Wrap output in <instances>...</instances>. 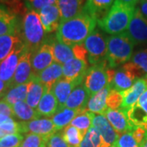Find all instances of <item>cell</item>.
<instances>
[{
    "label": "cell",
    "instance_id": "cell-1",
    "mask_svg": "<svg viewBox=\"0 0 147 147\" xmlns=\"http://www.w3.org/2000/svg\"><path fill=\"white\" fill-rule=\"evenodd\" d=\"M96 24L97 21L94 16L83 11L78 16L61 22L56 38L71 47L84 43L96 29Z\"/></svg>",
    "mask_w": 147,
    "mask_h": 147
},
{
    "label": "cell",
    "instance_id": "cell-2",
    "mask_svg": "<svg viewBox=\"0 0 147 147\" xmlns=\"http://www.w3.org/2000/svg\"><path fill=\"white\" fill-rule=\"evenodd\" d=\"M136 7L115 0L109 11L101 20L97 21L100 29L111 35L127 31L133 17Z\"/></svg>",
    "mask_w": 147,
    "mask_h": 147
},
{
    "label": "cell",
    "instance_id": "cell-3",
    "mask_svg": "<svg viewBox=\"0 0 147 147\" xmlns=\"http://www.w3.org/2000/svg\"><path fill=\"white\" fill-rule=\"evenodd\" d=\"M40 17L36 11H27L24 13L19 26V34L25 46L31 53L47 40Z\"/></svg>",
    "mask_w": 147,
    "mask_h": 147
},
{
    "label": "cell",
    "instance_id": "cell-4",
    "mask_svg": "<svg viewBox=\"0 0 147 147\" xmlns=\"http://www.w3.org/2000/svg\"><path fill=\"white\" fill-rule=\"evenodd\" d=\"M135 43L126 32L107 38L106 60L110 68H116L127 63L132 57Z\"/></svg>",
    "mask_w": 147,
    "mask_h": 147
},
{
    "label": "cell",
    "instance_id": "cell-5",
    "mask_svg": "<svg viewBox=\"0 0 147 147\" xmlns=\"http://www.w3.org/2000/svg\"><path fill=\"white\" fill-rule=\"evenodd\" d=\"M84 43L88 54V62L92 65L107 61V38L99 29L96 28Z\"/></svg>",
    "mask_w": 147,
    "mask_h": 147
},
{
    "label": "cell",
    "instance_id": "cell-6",
    "mask_svg": "<svg viewBox=\"0 0 147 147\" xmlns=\"http://www.w3.org/2000/svg\"><path fill=\"white\" fill-rule=\"evenodd\" d=\"M107 61L102 63L92 65L87 71L84 79V86L90 96L97 93L109 85L107 76Z\"/></svg>",
    "mask_w": 147,
    "mask_h": 147
},
{
    "label": "cell",
    "instance_id": "cell-7",
    "mask_svg": "<svg viewBox=\"0 0 147 147\" xmlns=\"http://www.w3.org/2000/svg\"><path fill=\"white\" fill-rule=\"evenodd\" d=\"M54 62L55 59L51 39H47L36 51L32 53L31 65L33 74L38 75V74Z\"/></svg>",
    "mask_w": 147,
    "mask_h": 147
},
{
    "label": "cell",
    "instance_id": "cell-8",
    "mask_svg": "<svg viewBox=\"0 0 147 147\" xmlns=\"http://www.w3.org/2000/svg\"><path fill=\"white\" fill-rule=\"evenodd\" d=\"M25 49L26 46L24 42H21L2 62H0V79L9 86V88Z\"/></svg>",
    "mask_w": 147,
    "mask_h": 147
},
{
    "label": "cell",
    "instance_id": "cell-9",
    "mask_svg": "<svg viewBox=\"0 0 147 147\" xmlns=\"http://www.w3.org/2000/svg\"><path fill=\"white\" fill-rule=\"evenodd\" d=\"M21 133H33L42 136L47 140L50 136L58 131L52 119H36L27 122H20Z\"/></svg>",
    "mask_w": 147,
    "mask_h": 147
},
{
    "label": "cell",
    "instance_id": "cell-10",
    "mask_svg": "<svg viewBox=\"0 0 147 147\" xmlns=\"http://www.w3.org/2000/svg\"><path fill=\"white\" fill-rule=\"evenodd\" d=\"M126 33L135 45L147 43V21L137 7Z\"/></svg>",
    "mask_w": 147,
    "mask_h": 147
},
{
    "label": "cell",
    "instance_id": "cell-11",
    "mask_svg": "<svg viewBox=\"0 0 147 147\" xmlns=\"http://www.w3.org/2000/svg\"><path fill=\"white\" fill-rule=\"evenodd\" d=\"M31 52L26 47L24 53L21 55L10 88L16 85L28 84L31 79L34 75L31 65Z\"/></svg>",
    "mask_w": 147,
    "mask_h": 147
},
{
    "label": "cell",
    "instance_id": "cell-12",
    "mask_svg": "<svg viewBox=\"0 0 147 147\" xmlns=\"http://www.w3.org/2000/svg\"><path fill=\"white\" fill-rule=\"evenodd\" d=\"M37 12L38 13L43 29L47 34L57 31L61 22V12L57 4L43 7Z\"/></svg>",
    "mask_w": 147,
    "mask_h": 147
},
{
    "label": "cell",
    "instance_id": "cell-13",
    "mask_svg": "<svg viewBox=\"0 0 147 147\" xmlns=\"http://www.w3.org/2000/svg\"><path fill=\"white\" fill-rule=\"evenodd\" d=\"M84 79V77L73 79V80L67 79L63 77L53 86L52 91L57 99L60 109L65 107V102L69 96V95L71 94V92L75 88H77L79 85L83 84Z\"/></svg>",
    "mask_w": 147,
    "mask_h": 147
},
{
    "label": "cell",
    "instance_id": "cell-14",
    "mask_svg": "<svg viewBox=\"0 0 147 147\" xmlns=\"http://www.w3.org/2000/svg\"><path fill=\"white\" fill-rule=\"evenodd\" d=\"M92 126L99 131L102 139L108 147H114L119 138V134L104 115H95Z\"/></svg>",
    "mask_w": 147,
    "mask_h": 147
},
{
    "label": "cell",
    "instance_id": "cell-15",
    "mask_svg": "<svg viewBox=\"0 0 147 147\" xmlns=\"http://www.w3.org/2000/svg\"><path fill=\"white\" fill-rule=\"evenodd\" d=\"M19 26L17 14L8 7L0 4V36L19 33Z\"/></svg>",
    "mask_w": 147,
    "mask_h": 147
},
{
    "label": "cell",
    "instance_id": "cell-16",
    "mask_svg": "<svg viewBox=\"0 0 147 147\" xmlns=\"http://www.w3.org/2000/svg\"><path fill=\"white\" fill-rule=\"evenodd\" d=\"M105 116L119 135L126 131H133L135 129L131 126V124L128 120L127 111L121 108L119 110L108 109L105 112Z\"/></svg>",
    "mask_w": 147,
    "mask_h": 147
},
{
    "label": "cell",
    "instance_id": "cell-17",
    "mask_svg": "<svg viewBox=\"0 0 147 147\" xmlns=\"http://www.w3.org/2000/svg\"><path fill=\"white\" fill-rule=\"evenodd\" d=\"M147 90V83L145 79H137L129 89L122 92L123 104L121 109L127 110L137 103L139 98Z\"/></svg>",
    "mask_w": 147,
    "mask_h": 147
},
{
    "label": "cell",
    "instance_id": "cell-18",
    "mask_svg": "<svg viewBox=\"0 0 147 147\" xmlns=\"http://www.w3.org/2000/svg\"><path fill=\"white\" fill-rule=\"evenodd\" d=\"M38 77L44 86L45 91H50L60 79L63 78V67L61 65L54 62L38 74Z\"/></svg>",
    "mask_w": 147,
    "mask_h": 147
},
{
    "label": "cell",
    "instance_id": "cell-19",
    "mask_svg": "<svg viewBox=\"0 0 147 147\" xmlns=\"http://www.w3.org/2000/svg\"><path fill=\"white\" fill-rule=\"evenodd\" d=\"M90 98V95L84 84H80L69 95L65 102V107L72 110H84Z\"/></svg>",
    "mask_w": 147,
    "mask_h": 147
},
{
    "label": "cell",
    "instance_id": "cell-20",
    "mask_svg": "<svg viewBox=\"0 0 147 147\" xmlns=\"http://www.w3.org/2000/svg\"><path fill=\"white\" fill-rule=\"evenodd\" d=\"M86 0H57L61 21L71 19L83 12Z\"/></svg>",
    "mask_w": 147,
    "mask_h": 147
},
{
    "label": "cell",
    "instance_id": "cell-21",
    "mask_svg": "<svg viewBox=\"0 0 147 147\" xmlns=\"http://www.w3.org/2000/svg\"><path fill=\"white\" fill-rule=\"evenodd\" d=\"M110 90L111 87L108 85L104 89L91 96L86 106V110L90 111L95 115L97 114L105 115V112L109 109L106 105V99Z\"/></svg>",
    "mask_w": 147,
    "mask_h": 147
},
{
    "label": "cell",
    "instance_id": "cell-22",
    "mask_svg": "<svg viewBox=\"0 0 147 147\" xmlns=\"http://www.w3.org/2000/svg\"><path fill=\"white\" fill-rule=\"evenodd\" d=\"M60 109L57 99L52 90L45 91L44 94L35 109L39 116L52 117Z\"/></svg>",
    "mask_w": 147,
    "mask_h": 147
},
{
    "label": "cell",
    "instance_id": "cell-23",
    "mask_svg": "<svg viewBox=\"0 0 147 147\" xmlns=\"http://www.w3.org/2000/svg\"><path fill=\"white\" fill-rule=\"evenodd\" d=\"M115 0H86L84 11L99 21L107 14Z\"/></svg>",
    "mask_w": 147,
    "mask_h": 147
},
{
    "label": "cell",
    "instance_id": "cell-24",
    "mask_svg": "<svg viewBox=\"0 0 147 147\" xmlns=\"http://www.w3.org/2000/svg\"><path fill=\"white\" fill-rule=\"evenodd\" d=\"M44 86L40 82L38 75L34 74L28 83V93L26 102L33 109H36L44 94Z\"/></svg>",
    "mask_w": 147,
    "mask_h": 147
},
{
    "label": "cell",
    "instance_id": "cell-25",
    "mask_svg": "<svg viewBox=\"0 0 147 147\" xmlns=\"http://www.w3.org/2000/svg\"><path fill=\"white\" fill-rule=\"evenodd\" d=\"M88 64L81 60L74 58L62 65L63 77L67 79H76L85 77Z\"/></svg>",
    "mask_w": 147,
    "mask_h": 147
},
{
    "label": "cell",
    "instance_id": "cell-26",
    "mask_svg": "<svg viewBox=\"0 0 147 147\" xmlns=\"http://www.w3.org/2000/svg\"><path fill=\"white\" fill-rule=\"evenodd\" d=\"M136 80L137 79L131 74L128 73L126 69H124L121 66L119 69L115 70V77L110 84V87L112 89L122 92L129 89Z\"/></svg>",
    "mask_w": 147,
    "mask_h": 147
},
{
    "label": "cell",
    "instance_id": "cell-27",
    "mask_svg": "<svg viewBox=\"0 0 147 147\" xmlns=\"http://www.w3.org/2000/svg\"><path fill=\"white\" fill-rule=\"evenodd\" d=\"M55 62L63 65L69 61L74 58L72 47L59 42L57 39L51 38Z\"/></svg>",
    "mask_w": 147,
    "mask_h": 147
},
{
    "label": "cell",
    "instance_id": "cell-28",
    "mask_svg": "<svg viewBox=\"0 0 147 147\" xmlns=\"http://www.w3.org/2000/svg\"><path fill=\"white\" fill-rule=\"evenodd\" d=\"M23 42L19 33L0 36V62H2L20 43Z\"/></svg>",
    "mask_w": 147,
    "mask_h": 147
},
{
    "label": "cell",
    "instance_id": "cell-29",
    "mask_svg": "<svg viewBox=\"0 0 147 147\" xmlns=\"http://www.w3.org/2000/svg\"><path fill=\"white\" fill-rule=\"evenodd\" d=\"M82 110H72L67 107H63L59 109L58 111L52 116V120L55 124L58 131L65 128L66 126L70 124L74 119Z\"/></svg>",
    "mask_w": 147,
    "mask_h": 147
},
{
    "label": "cell",
    "instance_id": "cell-30",
    "mask_svg": "<svg viewBox=\"0 0 147 147\" xmlns=\"http://www.w3.org/2000/svg\"><path fill=\"white\" fill-rule=\"evenodd\" d=\"M14 117L18 119L21 122L33 120L38 119L40 116L37 113L35 109H33L27 104L26 101H19L11 105Z\"/></svg>",
    "mask_w": 147,
    "mask_h": 147
},
{
    "label": "cell",
    "instance_id": "cell-31",
    "mask_svg": "<svg viewBox=\"0 0 147 147\" xmlns=\"http://www.w3.org/2000/svg\"><path fill=\"white\" fill-rule=\"evenodd\" d=\"M126 111L128 120L134 128L138 127L147 128V114L137 102Z\"/></svg>",
    "mask_w": 147,
    "mask_h": 147
},
{
    "label": "cell",
    "instance_id": "cell-32",
    "mask_svg": "<svg viewBox=\"0 0 147 147\" xmlns=\"http://www.w3.org/2000/svg\"><path fill=\"white\" fill-rule=\"evenodd\" d=\"M95 114L84 110L80 111L76 117L70 123V125L75 127L82 132L84 137L88 131L90 127L92 126V121L94 119Z\"/></svg>",
    "mask_w": 147,
    "mask_h": 147
},
{
    "label": "cell",
    "instance_id": "cell-33",
    "mask_svg": "<svg viewBox=\"0 0 147 147\" xmlns=\"http://www.w3.org/2000/svg\"><path fill=\"white\" fill-rule=\"evenodd\" d=\"M28 93V84L16 85L7 91L3 100L13 105L19 101H26Z\"/></svg>",
    "mask_w": 147,
    "mask_h": 147
},
{
    "label": "cell",
    "instance_id": "cell-34",
    "mask_svg": "<svg viewBox=\"0 0 147 147\" xmlns=\"http://www.w3.org/2000/svg\"><path fill=\"white\" fill-rule=\"evenodd\" d=\"M65 142L71 147H79L84 140V136L79 129L72 125H68L61 131Z\"/></svg>",
    "mask_w": 147,
    "mask_h": 147
},
{
    "label": "cell",
    "instance_id": "cell-35",
    "mask_svg": "<svg viewBox=\"0 0 147 147\" xmlns=\"http://www.w3.org/2000/svg\"><path fill=\"white\" fill-rule=\"evenodd\" d=\"M123 100V96L120 92L111 88L106 99L107 107L111 110H119L122 106Z\"/></svg>",
    "mask_w": 147,
    "mask_h": 147
},
{
    "label": "cell",
    "instance_id": "cell-36",
    "mask_svg": "<svg viewBox=\"0 0 147 147\" xmlns=\"http://www.w3.org/2000/svg\"><path fill=\"white\" fill-rule=\"evenodd\" d=\"M131 131H126L119 134L115 147H141L132 136Z\"/></svg>",
    "mask_w": 147,
    "mask_h": 147
},
{
    "label": "cell",
    "instance_id": "cell-37",
    "mask_svg": "<svg viewBox=\"0 0 147 147\" xmlns=\"http://www.w3.org/2000/svg\"><path fill=\"white\" fill-rule=\"evenodd\" d=\"M57 4V0H26L25 7L27 11H38L43 7Z\"/></svg>",
    "mask_w": 147,
    "mask_h": 147
},
{
    "label": "cell",
    "instance_id": "cell-38",
    "mask_svg": "<svg viewBox=\"0 0 147 147\" xmlns=\"http://www.w3.org/2000/svg\"><path fill=\"white\" fill-rule=\"evenodd\" d=\"M25 137L21 133L7 135L0 140L2 147H21Z\"/></svg>",
    "mask_w": 147,
    "mask_h": 147
},
{
    "label": "cell",
    "instance_id": "cell-39",
    "mask_svg": "<svg viewBox=\"0 0 147 147\" xmlns=\"http://www.w3.org/2000/svg\"><path fill=\"white\" fill-rule=\"evenodd\" d=\"M46 143V138L42 136L28 133L21 144V147H42Z\"/></svg>",
    "mask_w": 147,
    "mask_h": 147
},
{
    "label": "cell",
    "instance_id": "cell-40",
    "mask_svg": "<svg viewBox=\"0 0 147 147\" xmlns=\"http://www.w3.org/2000/svg\"><path fill=\"white\" fill-rule=\"evenodd\" d=\"M131 61L136 64L145 73L147 79V50H141L135 53L131 58Z\"/></svg>",
    "mask_w": 147,
    "mask_h": 147
},
{
    "label": "cell",
    "instance_id": "cell-41",
    "mask_svg": "<svg viewBox=\"0 0 147 147\" xmlns=\"http://www.w3.org/2000/svg\"><path fill=\"white\" fill-rule=\"evenodd\" d=\"M47 147H71L64 139L62 133L57 131L46 140Z\"/></svg>",
    "mask_w": 147,
    "mask_h": 147
},
{
    "label": "cell",
    "instance_id": "cell-42",
    "mask_svg": "<svg viewBox=\"0 0 147 147\" xmlns=\"http://www.w3.org/2000/svg\"><path fill=\"white\" fill-rule=\"evenodd\" d=\"M86 136L89 138L93 147H108L104 142V140L102 139L99 131H97L93 126L90 127Z\"/></svg>",
    "mask_w": 147,
    "mask_h": 147
},
{
    "label": "cell",
    "instance_id": "cell-43",
    "mask_svg": "<svg viewBox=\"0 0 147 147\" xmlns=\"http://www.w3.org/2000/svg\"><path fill=\"white\" fill-rule=\"evenodd\" d=\"M73 49L74 56V58L81 60L84 62L88 64V51L86 49V47L84 46V43H81V44H78L72 47Z\"/></svg>",
    "mask_w": 147,
    "mask_h": 147
},
{
    "label": "cell",
    "instance_id": "cell-44",
    "mask_svg": "<svg viewBox=\"0 0 147 147\" xmlns=\"http://www.w3.org/2000/svg\"><path fill=\"white\" fill-rule=\"evenodd\" d=\"M0 4H3L8 7L17 15L21 13L23 9L26 10V7H23L20 0H0Z\"/></svg>",
    "mask_w": 147,
    "mask_h": 147
},
{
    "label": "cell",
    "instance_id": "cell-45",
    "mask_svg": "<svg viewBox=\"0 0 147 147\" xmlns=\"http://www.w3.org/2000/svg\"><path fill=\"white\" fill-rule=\"evenodd\" d=\"M131 132H132V136L135 138V140L137 141V143L140 146H142L144 140L146 137L147 128L143 127H138L137 128H135Z\"/></svg>",
    "mask_w": 147,
    "mask_h": 147
},
{
    "label": "cell",
    "instance_id": "cell-46",
    "mask_svg": "<svg viewBox=\"0 0 147 147\" xmlns=\"http://www.w3.org/2000/svg\"><path fill=\"white\" fill-rule=\"evenodd\" d=\"M0 115H7L11 118H13V119L15 118L11 105L3 99L0 100Z\"/></svg>",
    "mask_w": 147,
    "mask_h": 147
},
{
    "label": "cell",
    "instance_id": "cell-47",
    "mask_svg": "<svg viewBox=\"0 0 147 147\" xmlns=\"http://www.w3.org/2000/svg\"><path fill=\"white\" fill-rule=\"evenodd\" d=\"M138 10L140 11L142 16L146 19L147 21V0H140V2L138 3Z\"/></svg>",
    "mask_w": 147,
    "mask_h": 147
},
{
    "label": "cell",
    "instance_id": "cell-48",
    "mask_svg": "<svg viewBox=\"0 0 147 147\" xmlns=\"http://www.w3.org/2000/svg\"><path fill=\"white\" fill-rule=\"evenodd\" d=\"M137 103L147 114V90L141 96V97L139 98Z\"/></svg>",
    "mask_w": 147,
    "mask_h": 147
},
{
    "label": "cell",
    "instance_id": "cell-49",
    "mask_svg": "<svg viewBox=\"0 0 147 147\" xmlns=\"http://www.w3.org/2000/svg\"><path fill=\"white\" fill-rule=\"evenodd\" d=\"M8 89L9 86L0 79V94H5Z\"/></svg>",
    "mask_w": 147,
    "mask_h": 147
},
{
    "label": "cell",
    "instance_id": "cell-50",
    "mask_svg": "<svg viewBox=\"0 0 147 147\" xmlns=\"http://www.w3.org/2000/svg\"><path fill=\"white\" fill-rule=\"evenodd\" d=\"M79 147H93L92 146V142L89 140V138L87 137V136H85L84 138V140H83V142H81V144H80V146Z\"/></svg>",
    "mask_w": 147,
    "mask_h": 147
},
{
    "label": "cell",
    "instance_id": "cell-51",
    "mask_svg": "<svg viewBox=\"0 0 147 147\" xmlns=\"http://www.w3.org/2000/svg\"><path fill=\"white\" fill-rule=\"evenodd\" d=\"M120 1L127 5L134 7H136V5L140 2V0H120Z\"/></svg>",
    "mask_w": 147,
    "mask_h": 147
},
{
    "label": "cell",
    "instance_id": "cell-52",
    "mask_svg": "<svg viewBox=\"0 0 147 147\" xmlns=\"http://www.w3.org/2000/svg\"><path fill=\"white\" fill-rule=\"evenodd\" d=\"M13 119V118H11L9 116L4 115H0V125L3 124V123H5L8 121Z\"/></svg>",
    "mask_w": 147,
    "mask_h": 147
},
{
    "label": "cell",
    "instance_id": "cell-53",
    "mask_svg": "<svg viewBox=\"0 0 147 147\" xmlns=\"http://www.w3.org/2000/svg\"><path fill=\"white\" fill-rule=\"evenodd\" d=\"M6 136H7V135L4 133V131L0 128V140H1L2 138H3L4 137H6Z\"/></svg>",
    "mask_w": 147,
    "mask_h": 147
},
{
    "label": "cell",
    "instance_id": "cell-54",
    "mask_svg": "<svg viewBox=\"0 0 147 147\" xmlns=\"http://www.w3.org/2000/svg\"><path fill=\"white\" fill-rule=\"evenodd\" d=\"M141 147H147V135L146 137V139L144 140V142H143V143L142 144Z\"/></svg>",
    "mask_w": 147,
    "mask_h": 147
},
{
    "label": "cell",
    "instance_id": "cell-55",
    "mask_svg": "<svg viewBox=\"0 0 147 147\" xmlns=\"http://www.w3.org/2000/svg\"><path fill=\"white\" fill-rule=\"evenodd\" d=\"M42 147H47V146H46V144H44V145H43Z\"/></svg>",
    "mask_w": 147,
    "mask_h": 147
},
{
    "label": "cell",
    "instance_id": "cell-56",
    "mask_svg": "<svg viewBox=\"0 0 147 147\" xmlns=\"http://www.w3.org/2000/svg\"><path fill=\"white\" fill-rule=\"evenodd\" d=\"M146 83H147V79H146Z\"/></svg>",
    "mask_w": 147,
    "mask_h": 147
},
{
    "label": "cell",
    "instance_id": "cell-57",
    "mask_svg": "<svg viewBox=\"0 0 147 147\" xmlns=\"http://www.w3.org/2000/svg\"><path fill=\"white\" fill-rule=\"evenodd\" d=\"M0 147H2V146H1V144H0Z\"/></svg>",
    "mask_w": 147,
    "mask_h": 147
},
{
    "label": "cell",
    "instance_id": "cell-58",
    "mask_svg": "<svg viewBox=\"0 0 147 147\" xmlns=\"http://www.w3.org/2000/svg\"><path fill=\"white\" fill-rule=\"evenodd\" d=\"M114 147H115V146H114Z\"/></svg>",
    "mask_w": 147,
    "mask_h": 147
}]
</instances>
